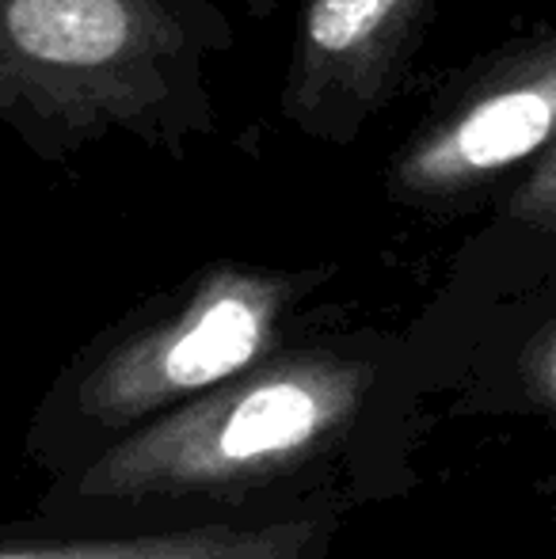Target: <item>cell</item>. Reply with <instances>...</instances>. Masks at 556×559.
I'll return each mask as SVG.
<instances>
[{
	"label": "cell",
	"mask_w": 556,
	"mask_h": 559,
	"mask_svg": "<svg viewBox=\"0 0 556 559\" xmlns=\"http://www.w3.org/2000/svg\"><path fill=\"white\" fill-rule=\"evenodd\" d=\"M370 366L328 346L271 350L245 373L138 423L66 476L43 514L54 522L156 502L240 499L317 461L363 412Z\"/></svg>",
	"instance_id": "1"
},
{
	"label": "cell",
	"mask_w": 556,
	"mask_h": 559,
	"mask_svg": "<svg viewBox=\"0 0 556 559\" xmlns=\"http://www.w3.org/2000/svg\"><path fill=\"white\" fill-rule=\"evenodd\" d=\"M317 274L214 263L184 289L92 338L27 423V456L66 476L138 423L245 373L279 350L289 309Z\"/></svg>",
	"instance_id": "3"
},
{
	"label": "cell",
	"mask_w": 556,
	"mask_h": 559,
	"mask_svg": "<svg viewBox=\"0 0 556 559\" xmlns=\"http://www.w3.org/2000/svg\"><path fill=\"white\" fill-rule=\"evenodd\" d=\"M328 518L268 525H187L156 533H81L66 525H0V559H320Z\"/></svg>",
	"instance_id": "6"
},
{
	"label": "cell",
	"mask_w": 556,
	"mask_h": 559,
	"mask_svg": "<svg viewBox=\"0 0 556 559\" xmlns=\"http://www.w3.org/2000/svg\"><path fill=\"white\" fill-rule=\"evenodd\" d=\"M199 0H0V126L38 160L176 145L202 107Z\"/></svg>",
	"instance_id": "2"
},
{
	"label": "cell",
	"mask_w": 556,
	"mask_h": 559,
	"mask_svg": "<svg viewBox=\"0 0 556 559\" xmlns=\"http://www.w3.org/2000/svg\"><path fill=\"white\" fill-rule=\"evenodd\" d=\"M507 214L537 233H556V141L530 160L527 179L507 202Z\"/></svg>",
	"instance_id": "7"
},
{
	"label": "cell",
	"mask_w": 556,
	"mask_h": 559,
	"mask_svg": "<svg viewBox=\"0 0 556 559\" xmlns=\"http://www.w3.org/2000/svg\"><path fill=\"white\" fill-rule=\"evenodd\" d=\"M556 141V31L522 38L465 76L397 148L389 187L416 206H458Z\"/></svg>",
	"instance_id": "4"
},
{
	"label": "cell",
	"mask_w": 556,
	"mask_h": 559,
	"mask_svg": "<svg viewBox=\"0 0 556 559\" xmlns=\"http://www.w3.org/2000/svg\"><path fill=\"white\" fill-rule=\"evenodd\" d=\"M522 384H527V396L556 419V317L522 354Z\"/></svg>",
	"instance_id": "8"
},
{
	"label": "cell",
	"mask_w": 556,
	"mask_h": 559,
	"mask_svg": "<svg viewBox=\"0 0 556 559\" xmlns=\"http://www.w3.org/2000/svg\"><path fill=\"white\" fill-rule=\"evenodd\" d=\"M438 0H305L282 107L301 130L347 141L389 96Z\"/></svg>",
	"instance_id": "5"
}]
</instances>
